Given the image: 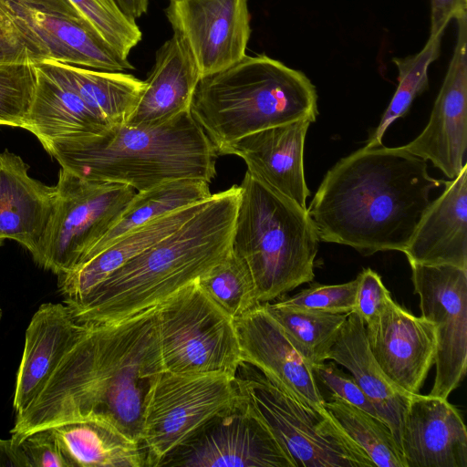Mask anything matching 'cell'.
Here are the masks:
<instances>
[{"instance_id":"obj_1","label":"cell","mask_w":467,"mask_h":467,"mask_svg":"<svg viewBox=\"0 0 467 467\" xmlns=\"http://www.w3.org/2000/svg\"><path fill=\"white\" fill-rule=\"evenodd\" d=\"M157 306L111 324H82L36 400L16 415L11 438L88 415L105 417L141 443L146 395L164 369Z\"/></svg>"},{"instance_id":"obj_2","label":"cell","mask_w":467,"mask_h":467,"mask_svg":"<svg viewBox=\"0 0 467 467\" xmlns=\"http://www.w3.org/2000/svg\"><path fill=\"white\" fill-rule=\"evenodd\" d=\"M441 184L402 146H365L327 171L306 211L322 242L363 255L404 252Z\"/></svg>"},{"instance_id":"obj_3","label":"cell","mask_w":467,"mask_h":467,"mask_svg":"<svg viewBox=\"0 0 467 467\" xmlns=\"http://www.w3.org/2000/svg\"><path fill=\"white\" fill-rule=\"evenodd\" d=\"M240 188L213 193L177 230L109 275L67 306L80 324H111L156 306L231 250Z\"/></svg>"},{"instance_id":"obj_4","label":"cell","mask_w":467,"mask_h":467,"mask_svg":"<svg viewBox=\"0 0 467 467\" xmlns=\"http://www.w3.org/2000/svg\"><path fill=\"white\" fill-rule=\"evenodd\" d=\"M45 150L61 169L82 179L136 192L178 179L210 183L218 156L190 110L156 126L115 125L99 134L51 142Z\"/></svg>"},{"instance_id":"obj_5","label":"cell","mask_w":467,"mask_h":467,"mask_svg":"<svg viewBox=\"0 0 467 467\" xmlns=\"http://www.w3.org/2000/svg\"><path fill=\"white\" fill-rule=\"evenodd\" d=\"M190 111L216 152L256 131L309 119L316 121L317 94L310 79L266 55H245L202 77Z\"/></svg>"},{"instance_id":"obj_6","label":"cell","mask_w":467,"mask_h":467,"mask_svg":"<svg viewBox=\"0 0 467 467\" xmlns=\"http://www.w3.org/2000/svg\"><path fill=\"white\" fill-rule=\"evenodd\" d=\"M239 188L231 250L247 265L259 304L270 303L313 281L320 240L306 208L248 171Z\"/></svg>"},{"instance_id":"obj_7","label":"cell","mask_w":467,"mask_h":467,"mask_svg":"<svg viewBox=\"0 0 467 467\" xmlns=\"http://www.w3.org/2000/svg\"><path fill=\"white\" fill-rule=\"evenodd\" d=\"M156 320L165 370L234 378L243 362L234 319L205 293L198 278L159 304Z\"/></svg>"},{"instance_id":"obj_8","label":"cell","mask_w":467,"mask_h":467,"mask_svg":"<svg viewBox=\"0 0 467 467\" xmlns=\"http://www.w3.org/2000/svg\"><path fill=\"white\" fill-rule=\"evenodd\" d=\"M240 393L286 448L297 467H372L369 457L336 422L308 409L242 362Z\"/></svg>"},{"instance_id":"obj_9","label":"cell","mask_w":467,"mask_h":467,"mask_svg":"<svg viewBox=\"0 0 467 467\" xmlns=\"http://www.w3.org/2000/svg\"><path fill=\"white\" fill-rule=\"evenodd\" d=\"M241 400L234 378L224 373L158 374L143 410L141 445L147 466L159 467L169 453Z\"/></svg>"},{"instance_id":"obj_10","label":"cell","mask_w":467,"mask_h":467,"mask_svg":"<svg viewBox=\"0 0 467 467\" xmlns=\"http://www.w3.org/2000/svg\"><path fill=\"white\" fill-rule=\"evenodd\" d=\"M55 209L37 263L57 276L72 270L136 194L132 187L82 179L60 168Z\"/></svg>"},{"instance_id":"obj_11","label":"cell","mask_w":467,"mask_h":467,"mask_svg":"<svg viewBox=\"0 0 467 467\" xmlns=\"http://www.w3.org/2000/svg\"><path fill=\"white\" fill-rule=\"evenodd\" d=\"M0 9L26 44L35 64L54 59L102 71L134 68L69 0H0Z\"/></svg>"},{"instance_id":"obj_12","label":"cell","mask_w":467,"mask_h":467,"mask_svg":"<svg viewBox=\"0 0 467 467\" xmlns=\"http://www.w3.org/2000/svg\"><path fill=\"white\" fill-rule=\"evenodd\" d=\"M159 466L297 467L292 455L244 396L218 414Z\"/></svg>"},{"instance_id":"obj_13","label":"cell","mask_w":467,"mask_h":467,"mask_svg":"<svg viewBox=\"0 0 467 467\" xmlns=\"http://www.w3.org/2000/svg\"><path fill=\"white\" fill-rule=\"evenodd\" d=\"M421 317L436 331L435 378L429 394L448 399L467 368V269L410 264Z\"/></svg>"},{"instance_id":"obj_14","label":"cell","mask_w":467,"mask_h":467,"mask_svg":"<svg viewBox=\"0 0 467 467\" xmlns=\"http://www.w3.org/2000/svg\"><path fill=\"white\" fill-rule=\"evenodd\" d=\"M165 14L202 78L246 55L251 35L247 0H170Z\"/></svg>"},{"instance_id":"obj_15","label":"cell","mask_w":467,"mask_h":467,"mask_svg":"<svg viewBox=\"0 0 467 467\" xmlns=\"http://www.w3.org/2000/svg\"><path fill=\"white\" fill-rule=\"evenodd\" d=\"M242 361L305 407L334 421L326 409L313 365L299 352L280 324L260 304L234 319Z\"/></svg>"},{"instance_id":"obj_16","label":"cell","mask_w":467,"mask_h":467,"mask_svg":"<svg viewBox=\"0 0 467 467\" xmlns=\"http://www.w3.org/2000/svg\"><path fill=\"white\" fill-rule=\"evenodd\" d=\"M456 21L453 54L429 122L418 137L402 146L431 161L451 180L465 165L467 149V15Z\"/></svg>"},{"instance_id":"obj_17","label":"cell","mask_w":467,"mask_h":467,"mask_svg":"<svg viewBox=\"0 0 467 467\" xmlns=\"http://www.w3.org/2000/svg\"><path fill=\"white\" fill-rule=\"evenodd\" d=\"M365 329L370 351L388 378L402 390L419 393L435 363L433 323L391 299Z\"/></svg>"},{"instance_id":"obj_18","label":"cell","mask_w":467,"mask_h":467,"mask_svg":"<svg viewBox=\"0 0 467 467\" xmlns=\"http://www.w3.org/2000/svg\"><path fill=\"white\" fill-rule=\"evenodd\" d=\"M313 121L302 119L243 137L217 151L235 155L258 180L306 208L310 195L304 170V146Z\"/></svg>"},{"instance_id":"obj_19","label":"cell","mask_w":467,"mask_h":467,"mask_svg":"<svg viewBox=\"0 0 467 467\" xmlns=\"http://www.w3.org/2000/svg\"><path fill=\"white\" fill-rule=\"evenodd\" d=\"M400 448L406 467H467V430L447 399L411 394Z\"/></svg>"},{"instance_id":"obj_20","label":"cell","mask_w":467,"mask_h":467,"mask_svg":"<svg viewBox=\"0 0 467 467\" xmlns=\"http://www.w3.org/2000/svg\"><path fill=\"white\" fill-rule=\"evenodd\" d=\"M17 154L0 152V240L16 241L37 264L51 222L57 191L32 178Z\"/></svg>"},{"instance_id":"obj_21","label":"cell","mask_w":467,"mask_h":467,"mask_svg":"<svg viewBox=\"0 0 467 467\" xmlns=\"http://www.w3.org/2000/svg\"><path fill=\"white\" fill-rule=\"evenodd\" d=\"M81 329L64 303L38 307L26 330L13 399L16 415L36 400Z\"/></svg>"},{"instance_id":"obj_22","label":"cell","mask_w":467,"mask_h":467,"mask_svg":"<svg viewBox=\"0 0 467 467\" xmlns=\"http://www.w3.org/2000/svg\"><path fill=\"white\" fill-rule=\"evenodd\" d=\"M34 70L35 87L23 129L34 134L44 148L60 140L99 134L111 127L47 59L34 64Z\"/></svg>"},{"instance_id":"obj_23","label":"cell","mask_w":467,"mask_h":467,"mask_svg":"<svg viewBox=\"0 0 467 467\" xmlns=\"http://www.w3.org/2000/svg\"><path fill=\"white\" fill-rule=\"evenodd\" d=\"M431 202L405 251L410 264L467 269V164Z\"/></svg>"},{"instance_id":"obj_24","label":"cell","mask_w":467,"mask_h":467,"mask_svg":"<svg viewBox=\"0 0 467 467\" xmlns=\"http://www.w3.org/2000/svg\"><path fill=\"white\" fill-rule=\"evenodd\" d=\"M202 78L189 50L175 34L156 52L154 65L124 124L151 127L190 110Z\"/></svg>"},{"instance_id":"obj_25","label":"cell","mask_w":467,"mask_h":467,"mask_svg":"<svg viewBox=\"0 0 467 467\" xmlns=\"http://www.w3.org/2000/svg\"><path fill=\"white\" fill-rule=\"evenodd\" d=\"M327 360H333L350 372L400 447L403 419L411 394L400 389L383 372L368 347L365 323L357 313L348 315Z\"/></svg>"},{"instance_id":"obj_26","label":"cell","mask_w":467,"mask_h":467,"mask_svg":"<svg viewBox=\"0 0 467 467\" xmlns=\"http://www.w3.org/2000/svg\"><path fill=\"white\" fill-rule=\"evenodd\" d=\"M205 201L164 214L127 232L69 272L58 275L57 286L63 303L69 306L83 299L116 269L182 226L202 208Z\"/></svg>"},{"instance_id":"obj_27","label":"cell","mask_w":467,"mask_h":467,"mask_svg":"<svg viewBox=\"0 0 467 467\" xmlns=\"http://www.w3.org/2000/svg\"><path fill=\"white\" fill-rule=\"evenodd\" d=\"M68 467H145L139 441L109 419L88 415L50 428Z\"/></svg>"},{"instance_id":"obj_28","label":"cell","mask_w":467,"mask_h":467,"mask_svg":"<svg viewBox=\"0 0 467 467\" xmlns=\"http://www.w3.org/2000/svg\"><path fill=\"white\" fill-rule=\"evenodd\" d=\"M52 68L68 83L109 126L124 124L144 87V81L122 72L87 68L47 59Z\"/></svg>"},{"instance_id":"obj_29","label":"cell","mask_w":467,"mask_h":467,"mask_svg":"<svg viewBox=\"0 0 467 467\" xmlns=\"http://www.w3.org/2000/svg\"><path fill=\"white\" fill-rule=\"evenodd\" d=\"M209 183L199 179H178L137 192L106 234L78 265L100 252L114 240L141 224L171 212L202 202L212 196Z\"/></svg>"},{"instance_id":"obj_30","label":"cell","mask_w":467,"mask_h":467,"mask_svg":"<svg viewBox=\"0 0 467 467\" xmlns=\"http://www.w3.org/2000/svg\"><path fill=\"white\" fill-rule=\"evenodd\" d=\"M264 305L313 366L327 360L348 315L296 308L279 302Z\"/></svg>"},{"instance_id":"obj_31","label":"cell","mask_w":467,"mask_h":467,"mask_svg":"<svg viewBox=\"0 0 467 467\" xmlns=\"http://www.w3.org/2000/svg\"><path fill=\"white\" fill-rule=\"evenodd\" d=\"M326 409L337 425L369 457L375 466L406 467L401 449L380 419L331 394Z\"/></svg>"},{"instance_id":"obj_32","label":"cell","mask_w":467,"mask_h":467,"mask_svg":"<svg viewBox=\"0 0 467 467\" xmlns=\"http://www.w3.org/2000/svg\"><path fill=\"white\" fill-rule=\"evenodd\" d=\"M441 37L442 36H429L423 48L417 54L392 59L398 68V87L366 146H381L382 138L388 128L397 119L403 117L414 99L427 89L428 69L440 55Z\"/></svg>"},{"instance_id":"obj_33","label":"cell","mask_w":467,"mask_h":467,"mask_svg":"<svg viewBox=\"0 0 467 467\" xmlns=\"http://www.w3.org/2000/svg\"><path fill=\"white\" fill-rule=\"evenodd\" d=\"M198 283L234 319L260 305L247 265L232 250L222 261L202 274Z\"/></svg>"},{"instance_id":"obj_34","label":"cell","mask_w":467,"mask_h":467,"mask_svg":"<svg viewBox=\"0 0 467 467\" xmlns=\"http://www.w3.org/2000/svg\"><path fill=\"white\" fill-rule=\"evenodd\" d=\"M95 30L119 54L130 52L142 38L135 20L126 16L114 0H69Z\"/></svg>"},{"instance_id":"obj_35","label":"cell","mask_w":467,"mask_h":467,"mask_svg":"<svg viewBox=\"0 0 467 467\" xmlns=\"http://www.w3.org/2000/svg\"><path fill=\"white\" fill-rule=\"evenodd\" d=\"M34 87V64H0V126L23 129Z\"/></svg>"},{"instance_id":"obj_36","label":"cell","mask_w":467,"mask_h":467,"mask_svg":"<svg viewBox=\"0 0 467 467\" xmlns=\"http://www.w3.org/2000/svg\"><path fill=\"white\" fill-rule=\"evenodd\" d=\"M357 285V277L338 285L315 284L278 302L296 308L349 314L355 309Z\"/></svg>"},{"instance_id":"obj_37","label":"cell","mask_w":467,"mask_h":467,"mask_svg":"<svg viewBox=\"0 0 467 467\" xmlns=\"http://www.w3.org/2000/svg\"><path fill=\"white\" fill-rule=\"evenodd\" d=\"M313 371L316 379L319 380L332 394L380 419L374 405L358 385L354 377L343 372L336 363L324 361L316 364L313 366Z\"/></svg>"},{"instance_id":"obj_38","label":"cell","mask_w":467,"mask_h":467,"mask_svg":"<svg viewBox=\"0 0 467 467\" xmlns=\"http://www.w3.org/2000/svg\"><path fill=\"white\" fill-rule=\"evenodd\" d=\"M355 309L366 324L375 318L392 299L380 275L370 268L363 269L357 276Z\"/></svg>"},{"instance_id":"obj_39","label":"cell","mask_w":467,"mask_h":467,"mask_svg":"<svg viewBox=\"0 0 467 467\" xmlns=\"http://www.w3.org/2000/svg\"><path fill=\"white\" fill-rule=\"evenodd\" d=\"M21 446L31 467H68L50 428L30 433Z\"/></svg>"},{"instance_id":"obj_40","label":"cell","mask_w":467,"mask_h":467,"mask_svg":"<svg viewBox=\"0 0 467 467\" xmlns=\"http://www.w3.org/2000/svg\"><path fill=\"white\" fill-rule=\"evenodd\" d=\"M34 63L26 44L0 9V64Z\"/></svg>"},{"instance_id":"obj_41","label":"cell","mask_w":467,"mask_h":467,"mask_svg":"<svg viewBox=\"0 0 467 467\" xmlns=\"http://www.w3.org/2000/svg\"><path fill=\"white\" fill-rule=\"evenodd\" d=\"M467 15V0H431L430 36H442L451 20Z\"/></svg>"},{"instance_id":"obj_42","label":"cell","mask_w":467,"mask_h":467,"mask_svg":"<svg viewBox=\"0 0 467 467\" xmlns=\"http://www.w3.org/2000/svg\"><path fill=\"white\" fill-rule=\"evenodd\" d=\"M31 467L30 462L21 446L11 437L0 438V467Z\"/></svg>"},{"instance_id":"obj_43","label":"cell","mask_w":467,"mask_h":467,"mask_svg":"<svg viewBox=\"0 0 467 467\" xmlns=\"http://www.w3.org/2000/svg\"><path fill=\"white\" fill-rule=\"evenodd\" d=\"M121 12L132 20H136L147 12L149 0H114Z\"/></svg>"},{"instance_id":"obj_44","label":"cell","mask_w":467,"mask_h":467,"mask_svg":"<svg viewBox=\"0 0 467 467\" xmlns=\"http://www.w3.org/2000/svg\"><path fill=\"white\" fill-rule=\"evenodd\" d=\"M1 317H2V308L0 306V319H1Z\"/></svg>"},{"instance_id":"obj_45","label":"cell","mask_w":467,"mask_h":467,"mask_svg":"<svg viewBox=\"0 0 467 467\" xmlns=\"http://www.w3.org/2000/svg\"><path fill=\"white\" fill-rule=\"evenodd\" d=\"M2 244H3V241H2V240H0V246L2 245Z\"/></svg>"}]
</instances>
